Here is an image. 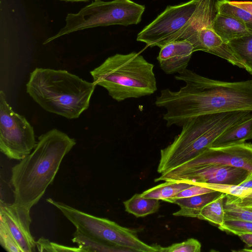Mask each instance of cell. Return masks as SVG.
Here are the masks:
<instances>
[{
    "mask_svg": "<svg viewBox=\"0 0 252 252\" xmlns=\"http://www.w3.org/2000/svg\"><path fill=\"white\" fill-rule=\"evenodd\" d=\"M47 202L55 206L84 235L124 252H159L160 246L149 245L138 237L137 230L122 226L113 221L82 212L52 198Z\"/></svg>",
    "mask_w": 252,
    "mask_h": 252,
    "instance_id": "5b68a950",
    "label": "cell"
},
{
    "mask_svg": "<svg viewBox=\"0 0 252 252\" xmlns=\"http://www.w3.org/2000/svg\"><path fill=\"white\" fill-rule=\"evenodd\" d=\"M30 210L14 203L0 201V219L3 220L18 243L22 252L36 251V241L30 231Z\"/></svg>",
    "mask_w": 252,
    "mask_h": 252,
    "instance_id": "7c38bea8",
    "label": "cell"
},
{
    "mask_svg": "<svg viewBox=\"0 0 252 252\" xmlns=\"http://www.w3.org/2000/svg\"><path fill=\"white\" fill-rule=\"evenodd\" d=\"M160 48L157 60L160 68L167 74L186 69L194 52L193 46L187 40L172 41Z\"/></svg>",
    "mask_w": 252,
    "mask_h": 252,
    "instance_id": "4fadbf2b",
    "label": "cell"
},
{
    "mask_svg": "<svg viewBox=\"0 0 252 252\" xmlns=\"http://www.w3.org/2000/svg\"><path fill=\"white\" fill-rule=\"evenodd\" d=\"M33 127L26 118L14 112L6 95L0 92V150L8 158L21 160L36 146Z\"/></svg>",
    "mask_w": 252,
    "mask_h": 252,
    "instance_id": "ba28073f",
    "label": "cell"
},
{
    "mask_svg": "<svg viewBox=\"0 0 252 252\" xmlns=\"http://www.w3.org/2000/svg\"><path fill=\"white\" fill-rule=\"evenodd\" d=\"M218 12L228 15L241 21L252 32V14L244 9L231 4L229 0H218Z\"/></svg>",
    "mask_w": 252,
    "mask_h": 252,
    "instance_id": "603a6c76",
    "label": "cell"
},
{
    "mask_svg": "<svg viewBox=\"0 0 252 252\" xmlns=\"http://www.w3.org/2000/svg\"><path fill=\"white\" fill-rule=\"evenodd\" d=\"M201 244L194 238H189L181 243L173 244L167 247L160 246V252H200Z\"/></svg>",
    "mask_w": 252,
    "mask_h": 252,
    "instance_id": "484cf974",
    "label": "cell"
},
{
    "mask_svg": "<svg viewBox=\"0 0 252 252\" xmlns=\"http://www.w3.org/2000/svg\"><path fill=\"white\" fill-rule=\"evenodd\" d=\"M154 65L136 52L116 54L91 71L93 82L114 100L150 95L157 90Z\"/></svg>",
    "mask_w": 252,
    "mask_h": 252,
    "instance_id": "277c9868",
    "label": "cell"
},
{
    "mask_svg": "<svg viewBox=\"0 0 252 252\" xmlns=\"http://www.w3.org/2000/svg\"><path fill=\"white\" fill-rule=\"evenodd\" d=\"M0 244L8 252H22L18 243L4 221L0 219Z\"/></svg>",
    "mask_w": 252,
    "mask_h": 252,
    "instance_id": "cb8c5ba5",
    "label": "cell"
},
{
    "mask_svg": "<svg viewBox=\"0 0 252 252\" xmlns=\"http://www.w3.org/2000/svg\"><path fill=\"white\" fill-rule=\"evenodd\" d=\"M239 185L244 187L252 189V172H249L245 179Z\"/></svg>",
    "mask_w": 252,
    "mask_h": 252,
    "instance_id": "1f68e13d",
    "label": "cell"
},
{
    "mask_svg": "<svg viewBox=\"0 0 252 252\" xmlns=\"http://www.w3.org/2000/svg\"><path fill=\"white\" fill-rule=\"evenodd\" d=\"M221 193L214 191L191 197L170 198L165 202L175 203L180 207L173 214V216L197 218L202 208Z\"/></svg>",
    "mask_w": 252,
    "mask_h": 252,
    "instance_id": "2e32d148",
    "label": "cell"
},
{
    "mask_svg": "<svg viewBox=\"0 0 252 252\" xmlns=\"http://www.w3.org/2000/svg\"><path fill=\"white\" fill-rule=\"evenodd\" d=\"M225 196V193H221L206 205L197 218L207 221L218 227L221 225L225 220L224 203Z\"/></svg>",
    "mask_w": 252,
    "mask_h": 252,
    "instance_id": "ffe728a7",
    "label": "cell"
},
{
    "mask_svg": "<svg viewBox=\"0 0 252 252\" xmlns=\"http://www.w3.org/2000/svg\"><path fill=\"white\" fill-rule=\"evenodd\" d=\"M160 200L145 198L141 193H135L123 203L125 210L136 217H144L157 212L160 207Z\"/></svg>",
    "mask_w": 252,
    "mask_h": 252,
    "instance_id": "ac0fdd59",
    "label": "cell"
},
{
    "mask_svg": "<svg viewBox=\"0 0 252 252\" xmlns=\"http://www.w3.org/2000/svg\"><path fill=\"white\" fill-rule=\"evenodd\" d=\"M249 172L227 165L210 164L180 172L168 171L155 179V182L172 181L195 185L202 183L238 185Z\"/></svg>",
    "mask_w": 252,
    "mask_h": 252,
    "instance_id": "9c48e42d",
    "label": "cell"
},
{
    "mask_svg": "<svg viewBox=\"0 0 252 252\" xmlns=\"http://www.w3.org/2000/svg\"><path fill=\"white\" fill-rule=\"evenodd\" d=\"M202 51L220 57L240 68L247 70L246 65L235 56L228 43L214 31L211 26L202 29L198 34L194 52Z\"/></svg>",
    "mask_w": 252,
    "mask_h": 252,
    "instance_id": "5bb4252c",
    "label": "cell"
},
{
    "mask_svg": "<svg viewBox=\"0 0 252 252\" xmlns=\"http://www.w3.org/2000/svg\"><path fill=\"white\" fill-rule=\"evenodd\" d=\"M212 28L226 42L236 38L252 34V32L238 19L219 12L213 20Z\"/></svg>",
    "mask_w": 252,
    "mask_h": 252,
    "instance_id": "9a60e30c",
    "label": "cell"
},
{
    "mask_svg": "<svg viewBox=\"0 0 252 252\" xmlns=\"http://www.w3.org/2000/svg\"><path fill=\"white\" fill-rule=\"evenodd\" d=\"M61 1H70V2H79V1H87L91 0H59Z\"/></svg>",
    "mask_w": 252,
    "mask_h": 252,
    "instance_id": "d6a6232c",
    "label": "cell"
},
{
    "mask_svg": "<svg viewBox=\"0 0 252 252\" xmlns=\"http://www.w3.org/2000/svg\"><path fill=\"white\" fill-rule=\"evenodd\" d=\"M95 86L65 70L37 67L30 74L26 91L45 111L74 119L89 108Z\"/></svg>",
    "mask_w": 252,
    "mask_h": 252,
    "instance_id": "3957f363",
    "label": "cell"
},
{
    "mask_svg": "<svg viewBox=\"0 0 252 252\" xmlns=\"http://www.w3.org/2000/svg\"><path fill=\"white\" fill-rule=\"evenodd\" d=\"M246 210H248L249 211H250L252 212V208H247V209H246Z\"/></svg>",
    "mask_w": 252,
    "mask_h": 252,
    "instance_id": "e575fe53",
    "label": "cell"
},
{
    "mask_svg": "<svg viewBox=\"0 0 252 252\" xmlns=\"http://www.w3.org/2000/svg\"><path fill=\"white\" fill-rule=\"evenodd\" d=\"M231 4L241 8L252 14V1H230Z\"/></svg>",
    "mask_w": 252,
    "mask_h": 252,
    "instance_id": "f546056e",
    "label": "cell"
},
{
    "mask_svg": "<svg viewBox=\"0 0 252 252\" xmlns=\"http://www.w3.org/2000/svg\"><path fill=\"white\" fill-rule=\"evenodd\" d=\"M240 252H252V249L245 248L239 251Z\"/></svg>",
    "mask_w": 252,
    "mask_h": 252,
    "instance_id": "836d02e7",
    "label": "cell"
},
{
    "mask_svg": "<svg viewBox=\"0 0 252 252\" xmlns=\"http://www.w3.org/2000/svg\"><path fill=\"white\" fill-rule=\"evenodd\" d=\"M215 191L202 186L192 185L178 193L172 198L189 197Z\"/></svg>",
    "mask_w": 252,
    "mask_h": 252,
    "instance_id": "f1b7e54d",
    "label": "cell"
},
{
    "mask_svg": "<svg viewBox=\"0 0 252 252\" xmlns=\"http://www.w3.org/2000/svg\"><path fill=\"white\" fill-rule=\"evenodd\" d=\"M252 139V116L226 129L210 147H220L245 142Z\"/></svg>",
    "mask_w": 252,
    "mask_h": 252,
    "instance_id": "e0dca14e",
    "label": "cell"
},
{
    "mask_svg": "<svg viewBox=\"0 0 252 252\" xmlns=\"http://www.w3.org/2000/svg\"><path fill=\"white\" fill-rule=\"evenodd\" d=\"M36 248L39 252H84L81 247H70L55 242H50L44 237L40 238L36 241Z\"/></svg>",
    "mask_w": 252,
    "mask_h": 252,
    "instance_id": "d4e9b609",
    "label": "cell"
},
{
    "mask_svg": "<svg viewBox=\"0 0 252 252\" xmlns=\"http://www.w3.org/2000/svg\"><path fill=\"white\" fill-rule=\"evenodd\" d=\"M249 248L252 247V233H243L237 235Z\"/></svg>",
    "mask_w": 252,
    "mask_h": 252,
    "instance_id": "4dcf8cb0",
    "label": "cell"
},
{
    "mask_svg": "<svg viewBox=\"0 0 252 252\" xmlns=\"http://www.w3.org/2000/svg\"><path fill=\"white\" fill-rule=\"evenodd\" d=\"M225 220L252 222V212L236 206L224 203Z\"/></svg>",
    "mask_w": 252,
    "mask_h": 252,
    "instance_id": "83f0119b",
    "label": "cell"
},
{
    "mask_svg": "<svg viewBox=\"0 0 252 252\" xmlns=\"http://www.w3.org/2000/svg\"><path fill=\"white\" fill-rule=\"evenodd\" d=\"M199 0H190L174 6H168L153 22L138 34L136 40L147 46L161 48L177 41L191 25Z\"/></svg>",
    "mask_w": 252,
    "mask_h": 252,
    "instance_id": "52a82bcc",
    "label": "cell"
},
{
    "mask_svg": "<svg viewBox=\"0 0 252 252\" xmlns=\"http://www.w3.org/2000/svg\"><path fill=\"white\" fill-rule=\"evenodd\" d=\"M221 231L237 235L240 233H252V222L225 220L223 223L218 227Z\"/></svg>",
    "mask_w": 252,
    "mask_h": 252,
    "instance_id": "4316f807",
    "label": "cell"
},
{
    "mask_svg": "<svg viewBox=\"0 0 252 252\" xmlns=\"http://www.w3.org/2000/svg\"><path fill=\"white\" fill-rule=\"evenodd\" d=\"M145 7L131 0H94L75 13H68L64 26L45 40L47 44L73 32L100 26L119 25L127 26L138 24Z\"/></svg>",
    "mask_w": 252,
    "mask_h": 252,
    "instance_id": "8992f818",
    "label": "cell"
},
{
    "mask_svg": "<svg viewBox=\"0 0 252 252\" xmlns=\"http://www.w3.org/2000/svg\"><path fill=\"white\" fill-rule=\"evenodd\" d=\"M73 236L72 241L81 247L84 252H124L120 249L90 238L76 229Z\"/></svg>",
    "mask_w": 252,
    "mask_h": 252,
    "instance_id": "7402d4cb",
    "label": "cell"
},
{
    "mask_svg": "<svg viewBox=\"0 0 252 252\" xmlns=\"http://www.w3.org/2000/svg\"><path fill=\"white\" fill-rule=\"evenodd\" d=\"M185 85L177 91L162 90L155 104L164 108L167 127L182 126L198 116L234 111L252 112V79L225 82L212 79L185 69L175 76Z\"/></svg>",
    "mask_w": 252,
    "mask_h": 252,
    "instance_id": "6da1fadb",
    "label": "cell"
},
{
    "mask_svg": "<svg viewBox=\"0 0 252 252\" xmlns=\"http://www.w3.org/2000/svg\"><path fill=\"white\" fill-rule=\"evenodd\" d=\"M210 164L227 165L252 172V144L244 142L208 147L191 159L170 170L180 172Z\"/></svg>",
    "mask_w": 252,
    "mask_h": 252,
    "instance_id": "8fae6325",
    "label": "cell"
},
{
    "mask_svg": "<svg viewBox=\"0 0 252 252\" xmlns=\"http://www.w3.org/2000/svg\"><path fill=\"white\" fill-rule=\"evenodd\" d=\"M236 57L252 74V34L232 39L227 42Z\"/></svg>",
    "mask_w": 252,
    "mask_h": 252,
    "instance_id": "44dd1931",
    "label": "cell"
},
{
    "mask_svg": "<svg viewBox=\"0 0 252 252\" xmlns=\"http://www.w3.org/2000/svg\"><path fill=\"white\" fill-rule=\"evenodd\" d=\"M192 185L184 182L165 181V183L146 190L141 194L145 198L166 201L168 199L174 197L178 193Z\"/></svg>",
    "mask_w": 252,
    "mask_h": 252,
    "instance_id": "d6986e66",
    "label": "cell"
},
{
    "mask_svg": "<svg viewBox=\"0 0 252 252\" xmlns=\"http://www.w3.org/2000/svg\"><path fill=\"white\" fill-rule=\"evenodd\" d=\"M252 116V113L250 111L229 112L218 123L190 144L163 162H159L158 172L161 174L191 159L210 147L217 138L230 126Z\"/></svg>",
    "mask_w": 252,
    "mask_h": 252,
    "instance_id": "30bf717a",
    "label": "cell"
},
{
    "mask_svg": "<svg viewBox=\"0 0 252 252\" xmlns=\"http://www.w3.org/2000/svg\"><path fill=\"white\" fill-rule=\"evenodd\" d=\"M76 143L75 139L56 128L39 136L32 152L11 168L13 203L29 210L36 205Z\"/></svg>",
    "mask_w": 252,
    "mask_h": 252,
    "instance_id": "7a4b0ae2",
    "label": "cell"
}]
</instances>
